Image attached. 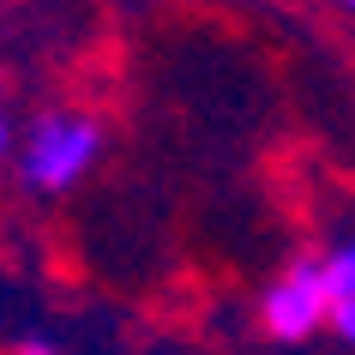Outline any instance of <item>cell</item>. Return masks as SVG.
<instances>
[{
	"instance_id": "cell-4",
	"label": "cell",
	"mask_w": 355,
	"mask_h": 355,
	"mask_svg": "<svg viewBox=\"0 0 355 355\" xmlns=\"http://www.w3.org/2000/svg\"><path fill=\"white\" fill-rule=\"evenodd\" d=\"M331 331H337V343L355 355V301H337V313H331Z\"/></svg>"
},
{
	"instance_id": "cell-5",
	"label": "cell",
	"mask_w": 355,
	"mask_h": 355,
	"mask_svg": "<svg viewBox=\"0 0 355 355\" xmlns=\"http://www.w3.org/2000/svg\"><path fill=\"white\" fill-rule=\"evenodd\" d=\"M12 355H60V343L49 331H24L19 343H12Z\"/></svg>"
},
{
	"instance_id": "cell-7",
	"label": "cell",
	"mask_w": 355,
	"mask_h": 355,
	"mask_svg": "<svg viewBox=\"0 0 355 355\" xmlns=\"http://www.w3.org/2000/svg\"><path fill=\"white\" fill-rule=\"evenodd\" d=\"M331 6H337V12H349V19H355V0H331Z\"/></svg>"
},
{
	"instance_id": "cell-1",
	"label": "cell",
	"mask_w": 355,
	"mask_h": 355,
	"mask_svg": "<svg viewBox=\"0 0 355 355\" xmlns=\"http://www.w3.org/2000/svg\"><path fill=\"white\" fill-rule=\"evenodd\" d=\"M109 150V121L91 109H42L19 127L12 150V181L31 199H67L96 175Z\"/></svg>"
},
{
	"instance_id": "cell-3",
	"label": "cell",
	"mask_w": 355,
	"mask_h": 355,
	"mask_svg": "<svg viewBox=\"0 0 355 355\" xmlns=\"http://www.w3.org/2000/svg\"><path fill=\"white\" fill-rule=\"evenodd\" d=\"M319 271H325V283H331L337 301H355V235H337V241L319 253Z\"/></svg>"
},
{
	"instance_id": "cell-6",
	"label": "cell",
	"mask_w": 355,
	"mask_h": 355,
	"mask_svg": "<svg viewBox=\"0 0 355 355\" xmlns=\"http://www.w3.org/2000/svg\"><path fill=\"white\" fill-rule=\"evenodd\" d=\"M12 150H19V127H12V114L0 109V175L12 168Z\"/></svg>"
},
{
	"instance_id": "cell-2",
	"label": "cell",
	"mask_w": 355,
	"mask_h": 355,
	"mask_svg": "<svg viewBox=\"0 0 355 355\" xmlns=\"http://www.w3.org/2000/svg\"><path fill=\"white\" fill-rule=\"evenodd\" d=\"M331 313H337V295H331V283H325V271H319V259L283 265L277 277L259 289V301H253L259 331L271 343H289V349L313 343L319 331H331Z\"/></svg>"
}]
</instances>
